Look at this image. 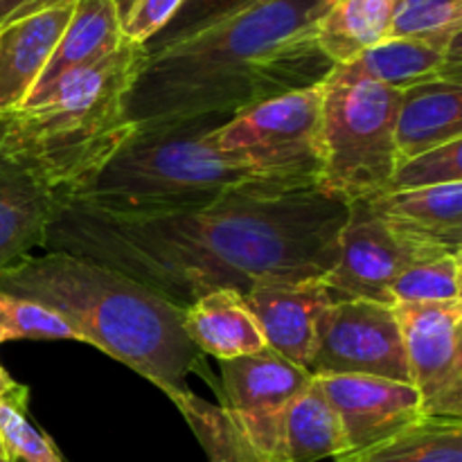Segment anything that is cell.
Here are the masks:
<instances>
[{
	"label": "cell",
	"instance_id": "obj_7",
	"mask_svg": "<svg viewBox=\"0 0 462 462\" xmlns=\"http://www.w3.org/2000/svg\"><path fill=\"white\" fill-rule=\"evenodd\" d=\"M219 364L224 409L212 462H284V413L314 377L271 350Z\"/></svg>",
	"mask_w": 462,
	"mask_h": 462
},
{
	"label": "cell",
	"instance_id": "obj_15",
	"mask_svg": "<svg viewBox=\"0 0 462 462\" xmlns=\"http://www.w3.org/2000/svg\"><path fill=\"white\" fill-rule=\"evenodd\" d=\"M365 203L422 246L462 255V183L386 192Z\"/></svg>",
	"mask_w": 462,
	"mask_h": 462
},
{
	"label": "cell",
	"instance_id": "obj_29",
	"mask_svg": "<svg viewBox=\"0 0 462 462\" xmlns=\"http://www.w3.org/2000/svg\"><path fill=\"white\" fill-rule=\"evenodd\" d=\"M462 183V140L440 144L397 165L388 192Z\"/></svg>",
	"mask_w": 462,
	"mask_h": 462
},
{
	"label": "cell",
	"instance_id": "obj_6",
	"mask_svg": "<svg viewBox=\"0 0 462 462\" xmlns=\"http://www.w3.org/2000/svg\"><path fill=\"white\" fill-rule=\"evenodd\" d=\"M316 192L352 206L388 192L397 170L395 117L402 90L334 66L320 81Z\"/></svg>",
	"mask_w": 462,
	"mask_h": 462
},
{
	"label": "cell",
	"instance_id": "obj_26",
	"mask_svg": "<svg viewBox=\"0 0 462 462\" xmlns=\"http://www.w3.org/2000/svg\"><path fill=\"white\" fill-rule=\"evenodd\" d=\"M27 388L14 383L0 397V442L14 462H63L50 438L36 431L25 418Z\"/></svg>",
	"mask_w": 462,
	"mask_h": 462
},
{
	"label": "cell",
	"instance_id": "obj_12",
	"mask_svg": "<svg viewBox=\"0 0 462 462\" xmlns=\"http://www.w3.org/2000/svg\"><path fill=\"white\" fill-rule=\"evenodd\" d=\"M314 382L337 411L350 454L388 440L424 418L411 383L370 374H325Z\"/></svg>",
	"mask_w": 462,
	"mask_h": 462
},
{
	"label": "cell",
	"instance_id": "obj_9",
	"mask_svg": "<svg viewBox=\"0 0 462 462\" xmlns=\"http://www.w3.org/2000/svg\"><path fill=\"white\" fill-rule=\"evenodd\" d=\"M307 373L370 374L409 382L400 325L391 305L374 300H334L319 316Z\"/></svg>",
	"mask_w": 462,
	"mask_h": 462
},
{
	"label": "cell",
	"instance_id": "obj_3",
	"mask_svg": "<svg viewBox=\"0 0 462 462\" xmlns=\"http://www.w3.org/2000/svg\"><path fill=\"white\" fill-rule=\"evenodd\" d=\"M0 291L52 310L79 334L81 343L161 388L185 420L201 404L185 386V377L203 359L185 334V310L135 280L86 257L43 251L0 269Z\"/></svg>",
	"mask_w": 462,
	"mask_h": 462
},
{
	"label": "cell",
	"instance_id": "obj_16",
	"mask_svg": "<svg viewBox=\"0 0 462 462\" xmlns=\"http://www.w3.org/2000/svg\"><path fill=\"white\" fill-rule=\"evenodd\" d=\"M462 140V81H429L402 90L395 117L397 165Z\"/></svg>",
	"mask_w": 462,
	"mask_h": 462
},
{
	"label": "cell",
	"instance_id": "obj_34",
	"mask_svg": "<svg viewBox=\"0 0 462 462\" xmlns=\"http://www.w3.org/2000/svg\"><path fill=\"white\" fill-rule=\"evenodd\" d=\"M0 451H3V442H0Z\"/></svg>",
	"mask_w": 462,
	"mask_h": 462
},
{
	"label": "cell",
	"instance_id": "obj_31",
	"mask_svg": "<svg viewBox=\"0 0 462 462\" xmlns=\"http://www.w3.org/2000/svg\"><path fill=\"white\" fill-rule=\"evenodd\" d=\"M77 0H0V27L61 5H75Z\"/></svg>",
	"mask_w": 462,
	"mask_h": 462
},
{
	"label": "cell",
	"instance_id": "obj_27",
	"mask_svg": "<svg viewBox=\"0 0 462 462\" xmlns=\"http://www.w3.org/2000/svg\"><path fill=\"white\" fill-rule=\"evenodd\" d=\"M16 338L41 341H79V334L59 314L27 298L0 291V343Z\"/></svg>",
	"mask_w": 462,
	"mask_h": 462
},
{
	"label": "cell",
	"instance_id": "obj_32",
	"mask_svg": "<svg viewBox=\"0 0 462 462\" xmlns=\"http://www.w3.org/2000/svg\"><path fill=\"white\" fill-rule=\"evenodd\" d=\"M14 383H16V382H12V379L7 377V373L3 370V365H0V397H3L5 393H7L9 388L14 386Z\"/></svg>",
	"mask_w": 462,
	"mask_h": 462
},
{
	"label": "cell",
	"instance_id": "obj_23",
	"mask_svg": "<svg viewBox=\"0 0 462 462\" xmlns=\"http://www.w3.org/2000/svg\"><path fill=\"white\" fill-rule=\"evenodd\" d=\"M332 462H462V420L422 418L388 440Z\"/></svg>",
	"mask_w": 462,
	"mask_h": 462
},
{
	"label": "cell",
	"instance_id": "obj_28",
	"mask_svg": "<svg viewBox=\"0 0 462 462\" xmlns=\"http://www.w3.org/2000/svg\"><path fill=\"white\" fill-rule=\"evenodd\" d=\"M262 3H269V0H183L174 18L144 45V54L161 52L170 45L180 43V41L189 39V36L199 34L212 25H219V23Z\"/></svg>",
	"mask_w": 462,
	"mask_h": 462
},
{
	"label": "cell",
	"instance_id": "obj_8",
	"mask_svg": "<svg viewBox=\"0 0 462 462\" xmlns=\"http://www.w3.org/2000/svg\"><path fill=\"white\" fill-rule=\"evenodd\" d=\"M323 90L320 84L266 99L206 134L219 152H246L266 165L319 176V140Z\"/></svg>",
	"mask_w": 462,
	"mask_h": 462
},
{
	"label": "cell",
	"instance_id": "obj_33",
	"mask_svg": "<svg viewBox=\"0 0 462 462\" xmlns=\"http://www.w3.org/2000/svg\"><path fill=\"white\" fill-rule=\"evenodd\" d=\"M0 462H14V460L9 458V456L5 454V449H3V451H0Z\"/></svg>",
	"mask_w": 462,
	"mask_h": 462
},
{
	"label": "cell",
	"instance_id": "obj_19",
	"mask_svg": "<svg viewBox=\"0 0 462 462\" xmlns=\"http://www.w3.org/2000/svg\"><path fill=\"white\" fill-rule=\"evenodd\" d=\"M346 68L397 90L429 81H462L460 48L442 50L411 39H386Z\"/></svg>",
	"mask_w": 462,
	"mask_h": 462
},
{
	"label": "cell",
	"instance_id": "obj_13",
	"mask_svg": "<svg viewBox=\"0 0 462 462\" xmlns=\"http://www.w3.org/2000/svg\"><path fill=\"white\" fill-rule=\"evenodd\" d=\"M266 350L275 352L298 368H310L316 343V323L332 302L323 278L302 282L260 284L244 293Z\"/></svg>",
	"mask_w": 462,
	"mask_h": 462
},
{
	"label": "cell",
	"instance_id": "obj_20",
	"mask_svg": "<svg viewBox=\"0 0 462 462\" xmlns=\"http://www.w3.org/2000/svg\"><path fill=\"white\" fill-rule=\"evenodd\" d=\"M125 43L111 0H77L72 16L27 99L75 68L90 66ZM25 99V102H27ZM23 102V104H25Z\"/></svg>",
	"mask_w": 462,
	"mask_h": 462
},
{
	"label": "cell",
	"instance_id": "obj_11",
	"mask_svg": "<svg viewBox=\"0 0 462 462\" xmlns=\"http://www.w3.org/2000/svg\"><path fill=\"white\" fill-rule=\"evenodd\" d=\"M424 418L462 420V300L393 305Z\"/></svg>",
	"mask_w": 462,
	"mask_h": 462
},
{
	"label": "cell",
	"instance_id": "obj_21",
	"mask_svg": "<svg viewBox=\"0 0 462 462\" xmlns=\"http://www.w3.org/2000/svg\"><path fill=\"white\" fill-rule=\"evenodd\" d=\"M397 0H332L316 23V43L334 66H347L391 32Z\"/></svg>",
	"mask_w": 462,
	"mask_h": 462
},
{
	"label": "cell",
	"instance_id": "obj_2",
	"mask_svg": "<svg viewBox=\"0 0 462 462\" xmlns=\"http://www.w3.org/2000/svg\"><path fill=\"white\" fill-rule=\"evenodd\" d=\"M332 0H269L144 57L125 102L135 129L237 116L320 84L334 63L316 43Z\"/></svg>",
	"mask_w": 462,
	"mask_h": 462
},
{
	"label": "cell",
	"instance_id": "obj_18",
	"mask_svg": "<svg viewBox=\"0 0 462 462\" xmlns=\"http://www.w3.org/2000/svg\"><path fill=\"white\" fill-rule=\"evenodd\" d=\"M57 208L30 171L0 152V269L43 246Z\"/></svg>",
	"mask_w": 462,
	"mask_h": 462
},
{
	"label": "cell",
	"instance_id": "obj_24",
	"mask_svg": "<svg viewBox=\"0 0 462 462\" xmlns=\"http://www.w3.org/2000/svg\"><path fill=\"white\" fill-rule=\"evenodd\" d=\"M462 0H397L388 39H411L442 50L460 48Z\"/></svg>",
	"mask_w": 462,
	"mask_h": 462
},
{
	"label": "cell",
	"instance_id": "obj_30",
	"mask_svg": "<svg viewBox=\"0 0 462 462\" xmlns=\"http://www.w3.org/2000/svg\"><path fill=\"white\" fill-rule=\"evenodd\" d=\"M122 41L147 45L174 18L183 0H111Z\"/></svg>",
	"mask_w": 462,
	"mask_h": 462
},
{
	"label": "cell",
	"instance_id": "obj_4",
	"mask_svg": "<svg viewBox=\"0 0 462 462\" xmlns=\"http://www.w3.org/2000/svg\"><path fill=\"white\" fill-rule=\"evenodd\" d=\"M230 116L135 129L75 199L106 215H161L237 194L316 189L310 176L266 165L246 152H219L206 134ZM72 203V201H70Z\"/></svg>",
	"mask_w": 462,
	"mask_h": 462
},
{
	"label": "cell",
	"instance_id": "obj_22",
	"mask_svg": "<svg viewBox=\"0 0 462 462\" xmlns=\"http://www.w3.org/2000/svg\"><path fill=\"white\" fill-rule=\"evenodd\" d=\"M350 454L337 411L316 382L284 413V462H323Z\"/></svg>",
	"mask_w": 462,
	"mask_h": 462
},
{
	"label": "cell",
	"instance_id": "obj_17",
	"mask_svg": "<svg viewBox=\"0 0 462 462\" xmlns=\"http://www.w3.org/2000/svg\"><path fill=\"white\" fill-rule=\"evenodd\" d=\"M183 328L201 355L219 361L242 359L266 350L246 298L235 289H219L194 300L183 311Z\"/></svg>",
	"mask_w": 462,
	"mask_h": 462
},
{
	"label": "cell",
	"instance_id": "obj_5",
	"mask_svg": "<svg viewBox=\"0 0 462 462\" xmlns=\"http://www.w3.org/2000/svg\"><path fill=\"white\" fill-rule=\"evenodd\" d=\"M144 57L143 45L125 41L0 116V152L30 171L59 208L75 201L135 131L125 102Z\"/></svg>",
	"mask_w": 462,
	"mask_h": 462
},
{
	"label": "cell",
	"instance_id": "obj_10",
	"mask_svg": "<svg viewBox=\"0 0 462 462\" xmlns=\"http://www.w3.org/2000/svg\"><path fill=\"white\" fill-rule=\"evenodd\" d=\"M440 257L395 224L383 219L365 201L347 206V219L338 233V255L323 278L334 300H374L391 305L388 289L397 275L418 262Z\"/></svg>",
	"mask_w": 462,
	"mask_h": 462
},
{
	"label": "cell",
	"instance_id": "obj_14",
	"mask_svg": "<svg viewBox=\"0 0 462 462\" xmlns=\"http://www.w3.org/2000/svg\"><path fill=\"white\" fill-rule=\"evenodd\" d=\"M75 5L48 9L0 27V116L18 111L48 66Z\"/></svg>",
	"mask_w": 462,
	"mask_h": 462
},
{
	"label": "cell",
	"instance_id": "obj_1",
	"mask_svg": "<svg viewBox=\"0 0 462 462\" xmlns=\"http://www.w3.org/2000/svg\"><path fill=\"white\" fill-rule=\"evenodd\" d=\"M346 203L316 189L237 194L161 215H106L81 203L57 208L45 251L108 266L179 310L219 289L320 280L338 255Z\"/></svg>",
	"mask_w": 462,
	"mask_h": 462
},
{
	"label": "cell",
	"instance_id": "obj_25",
	"mask_svg": "<svg viewBox=\"0 0 462 462\" xmlns=\"http://www.w3.org/2000/svg\"><path fill=\"white\" fill-rule=\"evenodd\" d=\"M462 255H440L418 262L395 278L388 289L393 305H436L460 298Z\"/></svg>",
	"mask_w": 462,
	"mask_h": 462
}]
</instances>
